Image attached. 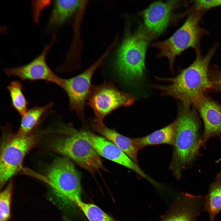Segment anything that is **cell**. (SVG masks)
<instances>
[{"instance_id": "7", "label": "cell", "mask_w": 221, "mask_h": 221, "mask_svg": "<svg viewBox=\"0 0 221 221\" xmlns=\"http://www.w3.org/2000/svg\"><path fill=\"white\" fill-rule=\"evenodd\" d=\"M134 101L132 95L120 90L114 83L105 81L92 86L87 103L94 112V123L103 125L107 116L118 108L131 105Z\"/></svg>"}, {"instance_id": "10", "label": "cell", "mask_w": 221, "mask_h": 221, "mask_svg": "<svg viewBox=\"0 0 221 221\" xmlns=\"http://www.w3.org/2000/svg\"><path fill=\"white\" fill-rule=\"evenodd\" d=\"M56 39V36L54 35L51 41L45 45L40 54L29 63L19 67L6 68L4 72L10 77H17L24 81L43 80L60 87L63 78L52 71L46 61L47 55Z\"/></svg>"}, {"instance_id": "11", "label": "cell", "mask_w": 221, "mask_h": 221, "mask_svg": "<svg viewBox=\"0 0 221 221\" xmlns=\"http://www.w3.org/2000/svg\"><path fill=\"white\" fill-rule=\"evenodd\" d=\"M81 131L83 135L100 156L121 165L142 177L152 182L153 180L140 168L138 165L135 163L114 143L89 131Z\"/></svg>"}, {"instance_id": "24", "label": "cell", "mask_w": 221, "mask_h": 221, "mask_svg": "<svg viewBox=\"0 0 221 221\" xmlns=\"http://www.w3.org/2000/svg\"><path fill=\"white\" fill-rule=\"evenodd\" d=\"M212 80L213 87L221 91V76L219 73Z\"/></svg>"}, {"instance_id": "5", "label": "cell", "mask_w": 221, "mask_h": 221, "mask_svg": "<svg viewBox=\"0 0 221 221\" xmlns=\"http://www.w3.org/2000/svg\"><path fill=\"white\" fill-rule=\"evenodd\" d=\"M204 12L197 11L191 12L183 25L171 37L153 45L159 50L158 56L168 58L172 72L175 58L183 51L192 48L196 52H201V40L208 33L200 25Z\"/></svg>"}, {"instance_id": "17", "label": "cell", "mask_w": 221, "mask_h": 221, "mask_svg": "<svg viewBox=\"0 0 221 221\" xmlns=\"http://www.w3.org/2000/svg\"><path fill=\"white\" fill-rule=\"evenodd\" d=\"M176 121L145 136L133 138L139 150L145 147L162 144L173 145L175 136Z\"/></svg>"}, {"instance_id": "13", "label": "cell", "mask_w": 221, "mask_h": 221, "mask_svg": "<svg viewBox=\"0 0 221 221\" xmlns=\"http://www.w3.org/2000/svg\"><path fill=\"white\" fill-rule=\"evenodd\" d=\"M203 120L204 131L201 146L205 149L211 138L221 137V105L204 95L194 106Z\"/></svg>"}, {"instance_id": "23", "label": "cell", "mask_w": 221, "mask_h": 221, "mask_svg": "<svg viewBox=\"0 0 221 221\" xmlns=\"http://www.w3.org/2000/svg\"><path fill=\"white\" fill-rule=\"evenodd\" d=\"M193 3L191 9L192 11L205 12L211 9L221 6V0H198L194 1Z\"/></svg>"}, {"instance_id": "15", "label": "cell", "mask_w": 221, "mask_h": 221, "mask_svg": "<svg viewBox=\"0 0 221 221\" xmlns=\"http://www.w3.org/2000/svg\"><path fill=\"white\" fill-rule=\"evenodd\" d=\"M93 127L94 130L115 144L138 165V154L139 150L135 145L133 138L122 135L115 130L106 127L104 124L99 125L94 123Z\"/></svg>"}, {"instance_id": "6", "label": "cell", "mask_w": 221, "mask_h": 221, "mask_svg": "<svg viewBox=\"0 0 221 221\" xmlns=\"http://www.w3.org/2000/svg\"><path fill=\"white\" fill-rule=\"evenodd\" d=\"M47 174L54 195L63 206L71 207L81 200L80 175L69 159H55Z\"/></svg>"}, {"instance_id": "9", "label": "cell", "mask_w": 221, "mask_h": 221, "mask_svg": "<svg viewBox=\"0 0 221 221\" xmlns=\"http://www.w3.org/2000/svg\"><path fill=\"white\" fill-rule=\"evenodd\" d=\"M35 141L33 135L17 133L3 144L0 159L1 187L19 171L25 155Z\"/></svg>"}, {"instance_id": "1", "label": "cell", "mask_w": 221, "mask_h": 221, "mask_svg": "<svg viewBox=\"0 0 221 221\" xmlns=\"http://www.w3.org/2000/svg\"><path fill=\"white\" fill-rule=\"evenodd\" d=\"M215 43L205 55L201 52H196L193 62L172 78H157L167 83L165 85L153 84L151 86L161 92L162 95L169 96L181 101L183 105L194 106L204 95L206 91L213 87L209 77V65L218 48Z\"/></svg>"}, {"instance_id": "20", "label": "cell", "mask_w": 221, "mask_h": 221, "mask_svg": "<svg viewBox=\"0 0 221 221\" xmlns=\"http://www.w3.org/2000/svg\"><path fill=\"white\" fill-rule=\"evenodd\" d=\"M22 83L17 80L11 82L7 86L11 99V106L21 116L27 110L29 103L23 92Z\"/></svg>"}, {"instance_id": "12", "label": "cell", "mask_w": 221, "mask_h": 221, "mask_svg": "<svg viewBox=\"0 0 221 221\" xmlns=\"http://www.w3.org/2000/svg\"><path fill=\"white\" fill-rule=\"evenodd\" d=\"M205 196L182 192L160 221H196L205 211Z\"/></svg>"}, {"instance_id": "8", "label": "cell", "mask_w": 221, "mask_h": 221, "mask_svg": "<svg viewBox=\"0 0 221 221\" xmlns=\"http://www.w3.org/2000/svg\"><path fill=\"white\" fill-rule=\"evenodd\" d=\"M110 49L108 48L99 60L80 74L68 79L63 78L60 87L67 93L69 107L84 122V108L92 87L94 74L102 64Z\"/></svg>"}, {"instance_id": "2", "label": "cell", "mask_w": 221, "mask_h": 221, "mask_svg": "<svg viewBox=\"0 0 221 221\" xmlns=\"http://www.w3.org/2000/svg\"><path fill=\"white\" fill-rule=\"evenodd\" d=\"M176 120L173 150L169 169L179 179L182 170L200 155L202 138L200 132V122L195 108L183 105Z\"/></svg>"}, {"instance_id": "18", "label": "cell", "mask_w": 221, "mask_h": 221, "mask_svg": "<svg viewBox=\"0 0 221 221\" xmlns=\"http://www.w3.org/2000/svg\"><path fill=\"white\" fill-rule=\"evenodd\" d=\"M205 196V211L208 214L209 221H214L215 216L221 211V172L216 174Z\"/></svg>"}, {"instance_id": "3", "label": "cell", "mask_w": 221, "mask_h": 221, "mask_svg": "<svg viewBox=\"0 0 221 221\" xmlns=\"http://www.w3.org/2000/svg\"><path fill=\"white\" fill-rule=\"evenodd\" d=\"M149 40L146 31L140 28L126 37L118 50L115 68L118 77L126 83L130 84L142 79Z\"/></svg>"}, {"instance_id": "16", "label": "cell", "mask_w": 221, "mask_h": 221, "mask_svg": "<svg viewBox=\"0 0 221 221\" xmlns=\"http://www.w3.org/2000/svg\"><path fill=\"white\" fill-rule=\"evenodd\" d=\"M82 1L78 0L54 1L48 23V29H54L63 25L80 6Z\"/></svg>"}, {"instance_id": "21", "label": "cell", "mask_w": 221, "mask_h": 221, "mask_svg": "<svg viewBox=\"0 0 221 221\" xmlns=\"http://www.w3.org/2000/svg\"><path fill=\"white\" fill-rule=\"evenodd\" d=\"M89 221H116L94 204L80 200L76 203Z\"/></svg>"}, {"instance_id": "19", "label": "cell", "mask_w": 221, "mask_h": 221, "mask_svg": "<svg viewBox=\"0 0 221 221\" xmlns=\"http://www.w3.org/2000/svg\"><path fill=\"white\" fill-rule=\"evenodd\" d=\"M53 105V103L51 102L43 106H36L28 110L25 114L21 116L18 134H28L49 113Z\"/></svg>"}, {"instance_id": "25", "label": "cell", "mask_w": 221, "mask_h": 221, "mask_svg": "<svg viewBox=\"0 0 221 221\" xmlns=\"http://www.w3.org/2000/svg\"><path fill=\"white\" fill-rule=\"evenodd\" d=\"M219 74H220V75L221 76V72H220V73H219Z\"/></svg>"}, {"instance_id": "14", "label": "cell", "mask_w": 221, "mask_h": 221, "mask_svg": "<svg viewBox=\"0 0 221 221\" xmlns=\"http://www.w3.org/2000/svg\"><path fill=\"white\" fill-rule=\"evenodd\" d=\"M179 2H157L151 4L143 14L144 22L148 29L155 34L163 31L168 24L172 10L178 5Z\"/></svg>"}, {"instance_id": "4", "label": "cell", "mask_w": 221, "mask_h": 221, "mask_svg": "<svg viewBox=\"0 0 221 221\" xmlns=\"http://www.w3.org/2000/svg\"><path fill=\"white\" fill-rule=\"evenodd\" d=\"M63 125V135L53 142V149L92 174L105 170L100 156L81 131Z\"/></svg>"}, {"instance_id": "22", "label": "cell", "mask_w": 221, "mask_h": 221, "mask_svg": "<svg viewBox=\"0 0 221 221\" xmlns=\"http://www.w3.org/2000/svg\"><path fill=\"white\" fill-rule=\"evenodd\" d=\"M13 184L10 183L0 194V221H8L10 216Z\"/></svg>"}]
</instances>
